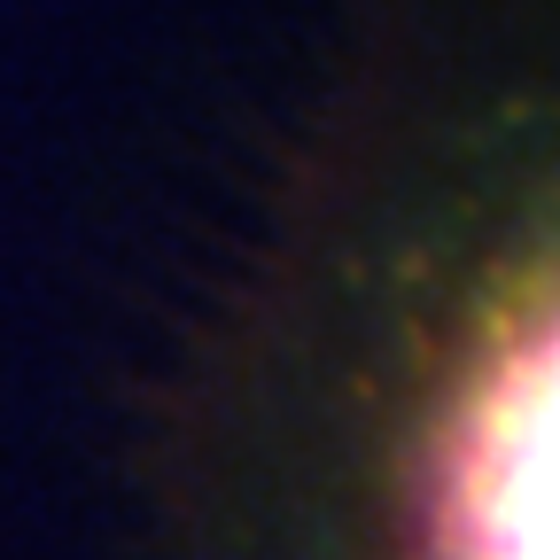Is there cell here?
Here are the masks:
<instances>
[{"mask_svg":"<svg viewBox=\"0 0 560 560\" xmlns=\"http://www.w3.org/2000/svg\"><path fill=\"white\" fill-rule=\"evenodd\" d=\"M552 132L529 62L389 79L210 405L195 560H552Z\"/></svg>","mask_w":560,"mask_h":560,"instance_id":"1","label":"cell"}]
</instances>
